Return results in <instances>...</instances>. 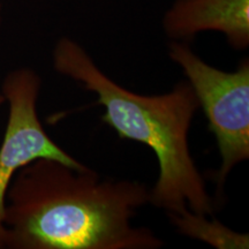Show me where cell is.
Segmentation results:
<instances>
[{"instance_id": "6da1fadb", "label": "cell", "mask_w": 249, "mask_h": 249, "mask_svg": "<svg viewBox=\"0 0 249 249\" xmlns=\"http://www.w3.org/2000/svg\"><path fill=\"white\" fill-rule=\"evenodd\" d=\"M139 180L102 179L39 158L18 171L5 202V248L160 249L164 241L132 220L149 204Z\"/></svg>"}, {"instance_id": "7a4b0ae2", "label": "cell", "mask_w": 249, "mask_h": 249, "mask_svg": "<svg viewBox=\"0 0 249 249\" xmlns=\"http://www.w3.org/2000/svg\"><path fill=\"white\" fill-rule=\"evenodd\" d=\"M57 73L97 96L102 121L121 140L147 145L158 161V178L149 203L166 213L213 214L214 205L189 148V130L200 108L193 88L181 80L160 95H140L118 85L99 68L79 43L62 37L54 46Z\"/></svg>"}, {"instance_id": "3957f363", "label": "cell", "mask_w": 249, "mask_h": 249, "mask_svg": "<svg viewBox=\"0 0 249 249\" xmlns=\"http://www.w3.org/2000/svg\"><path fill=\"white\" fill-rule=\"evenodd\" d=\"M169 57L194 90L216 140L222 163L214 181L220 193L232 170L249 158V60L242 59L233 71L218 70L179 40L169 44Z\"/></svg>"}, {"instance_id": "277c9868", "label": "cell", "mask_w": 249, "mask_h": 249, "mask_svg": "<svg viewBox=\"0 0 249 249\" xmlns=\"http://www.w3.org/2000/svg\"><path fill=\"white\" fill-rule=\"evenodd\" d=\"M40 89V76L27 67L11 71L2 81L1 93L8 104V119L0 144V249L5 248L6 194L18 170L39 158L59 160L77 171L89 169L46 133L37 113Z\"/></svg>"}, {"instance_id": "5b68a950", "label": "cell", "mask_w": 249, "mask_h": 249, "mask_svg": "<svg viewBox=\"0 0 249 249\" xmlns=\"http://www.w3.org/2000/svg\"><path fill=\"white\" fill-rule=\"evenodd\" d=\"M163 28L179 42L218 31L233 49L245 50L249 46V0H177L164 15Z\"/></svg>"}, {"instance_id": "8992f818", "label": "cell", "mask_w": 249, "mask_h": 249, "mask_svg": "<svg viewBox=\"0 0 249 249\" xmlns=\"http://www.w3.org/2000/svg\"><path fill=\"white\" fill-rule=\"evenodd\" d=\"M179 234L198 240L216 249H248L249 234L233 231L222 222L189 209L180 213H166Z\"/></svg>"}, {"instance_id": "52a82bcc", "label": "cell", "mask_w": 249, "mask_h": 249, "mask_svg": "<svg viewBox=\"0 0 249 249\" xmlns=\"http://www.w3.org/2000/svg\"><path fill=\"white\" fill-rule=\"evenodd\" d=\"M5 103H6V99L4 97V95H2V93L0 92V107H1L2 104H5Z\"/></svg>"}, {"instance_id": "ba28073f", "label": "cell", "mask_w": 249, "mask_h": 249, "mask_svg": "<svg viewBox=\"0 0 249 249\" xmlns=\"http://www.w3.org/2000/svg\"><path fill=\"white\" fill-rule=\"evenodd\" d=\"M0 13H1V2H0ZM0 22H1V15H0Z\"/></svg>"}]
</instances>
